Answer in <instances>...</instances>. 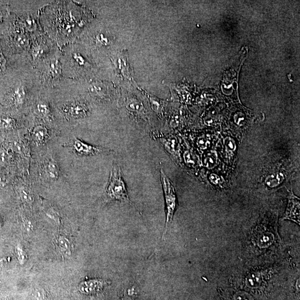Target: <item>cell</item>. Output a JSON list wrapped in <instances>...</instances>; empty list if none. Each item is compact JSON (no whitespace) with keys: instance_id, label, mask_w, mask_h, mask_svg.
I'll return each instance as SVG.
<instances>
[{"instance_id":"obj_28","label":"cell","mask_w":300,"mask_h":300,"mask_svg":"<svg viewBox=\"0 0 300 300\" xmlns=\"http://www.w3.org/2000/svg\"><path fill=\"white\" fill-rule=\"evenodd\" d=\"M197 145L198 147L200 148L201 149H206L210 146V142L208 140L205 139V137H200V139L198 140Z\"/></svg>"},{"instance_id":"obj_31","label":"cell","mask_w":300,"mask_h":300,"mask_svg":"<svg viewBox=\"0 0 300 300\" xmlns=\"http://www.w3.org/2000/svg\"><path fill=\"white\" fill-rule=\"evenodd\" d=\"M6 184V181L3 177L0 176V188L3 187Z\"/></svg>"},{"instance_id":"obj_27","label":"cell","mask_w":300,"mask_h":300,"mask_svg":"<svg viewBox=\"0 0 300 300\" xmlns=\"http://www.w3.org/2000/svg\"><path fill=\"white\" fill-rule=\"evenodd\" d=\"M6 60L2 54L1 48H0V74H2L6 70Z\"/></svg>"},{"instance_id":"obj_23","label":"cell","mask_w":300,"mask_h":300,"mask_svg":"<svg viewBox=\"0 0 300 300\" xmlns=\"http://www.w3.org/2000/svg\"><path fill=\"white\" fill-rule=\"evenodd\" d=\"M72 60L73 63L77 66L83 67L87 65V63L86 60L85 59L82 55L77 53V52H75V53L72 55Z\"/></svg>"},{"instance_id":"obj_12","label":"cell","mask_w":300,"mask_h":300,"mask_svg":"<svg viewBox=\"0 0 300 300\" xmlns=\"http://www.w3.org/2000/svg\"><path fill=\"white\" fill-rule=\"evenodd\" d=\"M88 89L91 95L97 99H105L108 94L107 86L103 83H93L89 86Z\"/></svg>"},{"instance_id":"obj_24","label":"cell","mask_w":300,"mask_h":300,"mask_svg":"<svg viewBox=\"0 0 300 300\" xmlns=\"http://www.w3.org/2000/svg\"><path fill=\"white\" fill-rule=\"evenodd\" d=\"M224 144L226 151L229 153H233L236 151V143L232 138L227 137L224 140Z\"/></svg>"},{"instance_id":"obj_19","label":"cell","mask_w":300,"mask_h":300,"mask_svg":"<svg viewBox=\"0 0 300 300\" xmlns=\"http://www.w3.org/2000/svg\"><path fill=\"white\" fill-rule=\"evenodd\" d=\"M125 104L126 107L129 111L136 113L144 112L143 105L135 99L128 98L126 100Z\"/></svg>"},{"instance_id":"obj_5","label":"cell","mask_w":300,"mask_h":300,"mask_svg":"<svg viewBox=\"0 0 300 300\" xmlns=\"http://www.w3.org/2000/svg\"><path fill=\"white\" fill-rule=\"evenodd\" d=\"M68 147H71L75 152L79 155L83 156H89L98 155L99 153L111 151V150L103 147H96L85 143V142L79 139H75L72 141Z\"/></svg>"},{"instance_id":"obj_7","label":"cell","mask_w":300,"mask_h":300,"mask_svg":"<svg viewBox=\"0 0 300 300\" xmlns=\"http://www.w3.org/2000/svg\"><path fill=\"white\" fill-rule=\"evenodd\" d=\"M288 198H289V204L283 220H291L300 225V198L296 196L293 192H289Z\"/></svg>"},{"instance_id":"obj_30","label":"cell","mask_w":300,"mask_h":300,"mask_svg":"<svg viewBox=\"0 0 300 300\" xmlns=\"http://www.w3.org/2000/svg\"><path fill=\"white\" fill-rule=\"evenodd\" d=\"M23 225L24 228H25L26 230H30L32 229V225L29 220H24Z\"/></svg>"},{"instance_id":"obj_4","label":"cell","mask_w":300,"mask_h":300,"mask_svg":"<svg viewBox=\"0 0 300 300\" xmlns=\"http://www.w3.org/2000/svg\"><path fill=\"white\" fill-rule=\"evenodd\" d=\"M27 90L22 85L12 88L4 99L3 104L6 107L18 108L22 106L27 98Z\"/></svg>"},{"instance_id":"obj_8","label":"cell","mask_w":300,"mask_h":300,"mask_svg":"<svg viewBox=\"0 0 300 300\" xmlns=\"http://www.w3.org/2000/svg\"><path fill=\"white\" fill-rule=\"evenodd\" d=\"M63 75V68L59 60L57 59H52L47 64L44 70V77L49 81L58 79Z\"/></svg>"},{"instance_id":"obj_21","label":"cell","mask_w":300,"mask_h":300,"mask_svg":"<svg viewBox=\"0 0 300 300\" xmlns=\"http://www.w3.org/2000/svg\"><path fill=\"white\" fill-rule=\"evenodd\" d=\"M46 48L43 43H37L32 47L31 55L34 60H37L43 58L45 54Z\"/></svg>"},{"instance_id":"obj_11","label":"cell","mask_w":300,"mask_h":300,"mask_svg":"<svg viewBox=\"0 0 300 300\" xmlns=\"http://www.w3.org/2000/svg\"><path fill=\"white\" fill-rule=\"evenodd\" d=\"M32 141L38 145L46 143L50 138V131L43 125H38L32 129L31 132Z\"/></svg>"},{"instance_id":"obj_16","label":"cell","mask_w":300,"mask_h":300,"mask_svg":"<svg viewBox=\"0 0 300 300\" xmlns=\"http://www.w3.org/2000/svg\"><path fill=\"white\" fill-rule=\"evenodd\" d=\"M35 111L42 118L48 119L51 117V108L45 101H39L36 104Z\"/></svg>"},{"instance_id":"obj_22","label":"cell","mask_w":300,"mask_h":300,"mask_svg":"<svg viewBox=\"0 0 300 300\" xmlns=\"http://www.w3.org/2000/svg\"><path fill=\"white\" fill-rule=\"evenodd\" d=\"M217 155L215 151H210L206 154L204 159V165L207 168L213 169L217 164Z\"/></svg>"},{"instance_id":"obj_14","label":"cell","mask_w":300,"mask_h":300,"mask_svg":"<svg viewBox=\"0 0 300 300\" xmlns=\"http://www.w3.org/2000/svg\"><path fill=\"white\" fill-rule=\"evenodd\" d=\"M18 195L23 202L31 204L34 200V194L31 189L26 185H21L16 188Z\"/></svg>"},{"instance_id":"obj_6","label":"cell","mask_w":300,"mask_h":300,"mask_svg":"<svg viewBox=\"0 0 300 300\" xmlns=\"http://www.w3.org/2000/svg\"><path fill=\"white\" fill-rule=\"evenodd\" d=\"M42 171L43 176L48 181L54 182L59 179L60 173L59 166L52 156L44 160Z\"/></svg>"},{"instance_id":"obj_18","label":"cell","mask_w":300,"mask_h":300,"mask_svg":"<svg viewBox=\"0 0 300 300\" xmlns=\"http://www.w3.org/2000/svg\"><path fill=\"white\" fill-rule=\"evenodd\" d=\"M58 245L60 252L64 257H68L71 254V245L67 238L60 236L58 239Z\"/></svg>"},{"instance_id":"obj_1","label":"cell","mask_w":300,"mask_h":300,"mask_svg":"<svg viewBox=\"0 0 300 300\" xmlns=\"http://www.w3.org/2000/svg\"><path fill=\"white\" fill-rule=\"evenodd\" d=\"M108 199L131 204L120 167L113 164L106 189Z\"/></svg>"},{"instance_id":"obj_29","label":"cell","mask_w":300,"mask_h":300,"mask_svg":"<svg viewBox=\"0 0 300 300\" xmlns=\"http://www.w3.org/2000/svg\"><path fill=\"white\" fill-rule=\"evenodd\" d=\"M210 180L213 184L217 185L220 182V178L216 174L213 173L210 176Z\"/></svg>"},{"instance_id":"obj_15","label":"cell","mask_w":300,"mask_h":300,"mask_svg":"<svg viewBox=\"0 0 300 300\" xmlns=\"http://www.w3.org/2000/svg\"><path fill=\"white\" fill-rule=\"evenodd\" d=\"M263 279L262 272L255 271L250 274L246 278L245 283L247 286L253 289L257 288L261 286Z\"/></svg>"},{"instance_id":"obj_13","label":"cell","mask_w":300,"mask_h":300,"mask_svg":"<svg viewBox=\"0 0 300 300\" xmlns=\"http://www.w3.org/2000/svg\"><path fill=\"white\" fill-rule=\"evenodd\" d=\"M18 127V122L10 116H0V131H13Z\"/></svg>"},{"instance_id":"obj_3","label":"cell","mask_w":300,"mask_h":300,"mask_svg":"<svg viewBox=\"0 0 300 300\" xmlns=\"http://www.w3.org/2000/svg\"><path fill=\"white\" fill-rule=\"evenodd\" d=\"M61 110L68 118L76 119L85 118L90 112V107L83 101H75L66 104Z\"/></svg>"},{"instance_id":"obj_10","label":"cell","mask_w":300,"mask_h":300,"mask_svg":"<svg viewBox=\"0 0 300 300\" xmlns=\"http://www.w3.org/2000/svg\"><path fill=\"white\" fill-rule=\"evenodd\" d=\"M255 241L259 248H268L275 241L274 235L270 231L259 230L255 236Z\"/></svg>"},{"instance_id":"obj_25","label":"cell","mask_w":300,"mask_h":300,"mask_svg":"<svg viewBox=\"0 0 300 300\" xmlns=\"http://www.w3.org/2000/svg\"><path fill=\"white\" fill-rule=\"evenodd\" d=\"M233 298L234 300H254L252 296L245 291L236 292Z\"/></svg>"},{"instance_id":"obj_2","label":"cell","mask_w":300,"mask_h":300,"mask_svg":"<svg viewBox=\"0 0 300 300\" xmlns=\"http://www.w3.org/2000/svg\"><path fill=\"white\" fill-rule=\"evenodd\" d=\"M161 180L164 193L166 206V225L164 235L167 232L169 225L172 220L174 213L177 205L175 186L166 175L163 169L160 172Z\"/></svg>"},{"instance_id":"obj_17","label":"cell","mask_w":300,"mask_h":300,"mask_svg":"<svg viewBox=\"0 0 300 300\" xmlns=\"http://www.w3.org/2000/svg\"><path fill=\"white\" fill-rule=\"evenodd\" d=\"M93 42L96 47H105L110 45L111 39L104 32H97L93 37Z\"/></svg>"},{"instance_id":"obj_9","label":"cell","mask_w":300,"mask_h":300,"mask_svg":"<svg viewBox=\"0 0 300 300\" xmlns=\"http://www.w3.org/2000/svg\"><path fill=\"white\" fill-rule=\"evenodd\" d=\"M107 284V281L103 279H92L83 282L81 284L80 289L84 294L93 295L100 293Z\"/></svg>"},{"instance_id":"obj_20","label":"cell","mask_w":300,"mask_h":300,"mask_svg":"<svg viewBox=\"0 0 300 300\" xmlns=\"http://www.w3.org/2000/svg\"><path fill=\"white\" fill-rule=\"evenodd\" d=\"M284 179V175L282 173H274L266 178L265 183L269 187L274 188L280 185Z\"/></svg>"},{"instance_id":"obj_26","label":"cell","mask_w":300,"mask_h":300,"mask_svg":"<svg viewBox=\"0 0 300 300\" xmlns=\"http://www.w3.org/2000/svg\"><path fill=\"white\" fill-rule=\"evenodd\" d=\"M15 251L18 255V258L20 263L23 264L26 258V254L24 252L21 246L18 245L15 247Z\"/></svg>"}]
</instances>
